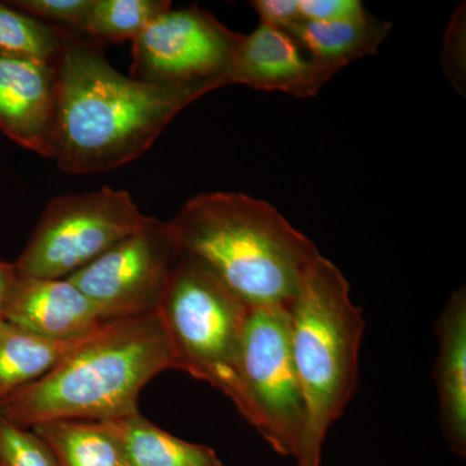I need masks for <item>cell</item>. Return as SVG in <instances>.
Masks as SVG:
<instances>
[{
    "mask_svg": "<svg viewBox=\"0 0 466 466\" xmlns=\"http://www.w3.org/2000/svg\"><path fill=\"white\" fill-rule=\"evenodd\" d=\"M438 358L434 368L441 433L459 458L466 455V291L451 294L437 325Z\"/></svg>",
    "mask_w": 466,
    "mask_h": 466,
    "instance_id": "4fadbf2b",
    "label": "cell"
},
{
    "mask_svg": "<svg viewBox=\"0 0 466 466\" xmlns=\"http://www.w3.org/2000/svg\"><path fill=\"white\" fill-rule=\"evenodd\" d=\"M101 422L118 441L127 466H223L210 447L174 437L139 412Z\"/></svg>",
    "mask_w": 466,
    "mask_h": 466,
    "instance_id": "9a60e30c",
    "label": "cell"
},
{
    "mask_svg": "<svg viewBox=\"0 0 466 466\" xmlns=\"http://www.w3.org/2000/svg\"><path fill=\"white\" fill-rule=\"evenodd\" d=\"M94 0H15L12 7L52 26L81 32Z\"/></svg>",
    "mask_w": 466,
    "mask_h": 466,
    "instance_id": "44dd1931",
    "label": "cell"
},
{
    "mask_svg": "<svg viewBox=\"0 0 466 466\" xmlns=\"http://www.w3.org/2000/svg\"><path fill=\"white\" fill-rule=\"evenodd\" d=\"M5 320L55 341L86 339L116 319L92 302L69 279L18 275Z\"/></svg>",
    "mask_w": 466,
    "mask_h": 466,
    "instance_id": "8fae6325",
    "label": "cell"
},
{
    "mask_svg": "<svg viewBox=\"0 0 466 466\" xmlns=\"http://www.w3.org/2000/svg\"><path fill=\"white\" fill-rule=\"evenodd\" d=\"M0 465L58 466L51 450L32 429L0 419Z\"/></svg>",
    "mask_w": 466,
    "mask_h": 466,
    "instance_id": "ffe728a7",
    "label": "cell"
},
{
    "mask_svg": "<svg viewBox=\"0 0 466 466\" xmlns=\"http://www.w3.org/2000/svg\"><path fill=\"white\" fill-rule=\"evenodd\" d=\"M86 339L55 341L0 320V403L51 372Z\"/></svg>",
    "mask_w": 466,
    "mask_h": 466,
    "instance_id": "2e32d148",
    "label": "cell"
},
{
    "mask_svg": "<svg viewBox=\"0 0 466 466\" xmlns=\"http://www.w3.org/2000/svg\"><path fill=\"white\" fill-rule=\"evenodd\" d=\"M17 278L15 263L0 260V320H5V306Z\"/></svg>",
    "mask_w": 466,
    "mask_h": 466,
    "instance_id": "cb8c5ba5",
    "label": "cell"
},
{
    "mask_svg": "<svg viewBox=\"0 0 466 466\" xmlns=\"http://www.w3.org/2000/svg\"><path fill=\"white\" fill-rule=\"evenodd\" d=\"M182 250L167 222L150 218L70 281L116 320L157 311L171 268Z\"/></svg>",
    "mask_w": 466,
    "mask_h": 466,
    "instance_id": "9c48e42d",
    "label": "cell"
},
{
    "mask_svg": "<svg viewBox=\"0 0 466 466\" xmlns=\"http://www.w3.org/2000/svg\"><path fill=\"white\" fill-rule=\"evenodd\" d=\"M150 220L127 191L58 196L48 202L25 249L15 262L26 278L67 279Z\"/></svg>",
    "mask_w": 466,
    "mask_h": 466,
    "instance_id": "8992f818",
    "label": "cell"
},
{
    "mask_svg": "<svg viewBox=\"0 0 466 466\" xmlns=\"http://www.w3.org/2000/svg\"><path fill=\"white\" fill-rule=\"evenodd\" d=\"M177 370L157 312L112 321L51 372L0 403V419L30 429L54 420L106 421L139 412L144 386Z\"/></svg>",
    "mask_w": 466,
    "mask_h": 466,
    "instance_id": "7a4b0ae2",
    "label": "cell"
},
{
    "mask_svg": "<svg viewBox=\"0 0 466 466\" xmlns=\"http://www.w3.org/2000/svg\"><path fill=\"white\" fill-rule=\"evenodd\" d=\"M332 73L315 63L290 34L260 25L242 36L226 85H244L253 90L281 92L306 99L317 96Z\"/></svg>",
    "mask_w": 466,
    "mask_h": 466,
    "instance_id": "30bf717a",
    "label": "cell"
},
{
    "mask_svg": "<svg viewBox=\"0 0 466 466\" xmlns=\"http://www.w3.org/2000/svg\"><path fill=\"white\" fill-rule=\"evenodd\" d=\"M290 348L308 410L297 466H321L325 438L351 400L359 382L363 311L352 303L350 285L320 256L300 279L288 305Z\"/></svg>",
    "mask_w": 466,
    "mask_h": 466,
    "instance_id": "277c9868",
    "label": "cell"
},
{
    "mask_svg": "<svg viewBox=\"0 0 466 466\" xmlns=\"http://www.w3.org/2000/svg\"><path fill=\"white\" fill-rule=\"evenodd\" d=\"M173 8L167 0H94L81 34L103 47L134 41L159 15Z\"/></svg>",
    "mask_w": 466,
    "mask_h": 466,
    "instance_id": "d6986e66",
    "label": "cell"
},
{
    "mask_svg": "<svg viewBox=\"0 0 466 466\" xmlns=\"http://www.w3.org/2000/svg\"><path fill=\"white\" fill-rule=\"evenodd\" d=\"M250 5L258 15L262 25L280 32L291 34L303 21L299 0H256Z\"/></svg>",
    "mask_w": 466,
    "mask_h": 466,
    "instance_id": "603a6c76",
    "label": "cell"
},
{
    "mask_svg": "<svg viewBox=\"0 0 466 466\" xmlns=\"http://www.w3.org/2000/svg\"><path fill=\"white\" fill-rule=\"evenodd\" d=\"M249 309L208 266L182 251L156 312L170 339L177 370L223 392L250 424L238 370Z\"/></svg>",
    "mask_w": 466,
    "mask_h": 466,
    "instance_id": "5b68a950",
    "label": "cell"
},
{
    "mask_svg": "<svg viewBox=\"0 0 466 466\" xmlns=\"http://www.w3.org/2000/svg\"><path fill=\"white\" fill-rule=\"evenodd\" d=\"M57 63L0 57V131L24 148L52 156Z\"/></svg>",
    "mask_w": 466,
    "mask_h": 466,
    "instance_id": "7c38bea8",
    "label": "cell"
},
{
    "mask_svg": "<svg viewBox=\"0 0 466 466\" xmlns=\"http://www.w3.org/2000/svg\"><path fill=\"white\" fill-rule=\"evenodd\" d=\"M32 431L51 450L58 466H127L108 426L88 420H54Z\"/></svg>",
    "mask_w": 466,
    "mask_h": 466,
    "instance_id": "e0dca14e",
    "label": "cell"
},
{
    "mask_svg": "<svg viewBox=\"0 0 466 466\" xmlns=\"http://www.w3.org/2000/svg\"><path fill=\"white\" fill-rule=\"evenodd\" d=\"M213 85L147 84L119 73L101 46L67 30L57 60L52 156L66 174L108 173L140 157Z\"/></svg>",
    "mask_w": 466,
    "mask_h": 466,
    "instance_id": "6da1fadb",
    "label": "cell"
},
{
    "mask_svg": "<svg viewBox=\"0 0 466 466\" xmlns=\"http://www.w3.org/2000/svg\"><path fill=\"white\" fill-rule=\"evenodd\" d=\"M67 29L45 24L0 3V57L57 63L66 48Z\"/></svg>",
    "mask_w": 466,
    "mask_h": 466,
    "instance_id": "ac0fdd59",
    "label": "cell"
},
{
    "mask_svg": "<svg viewBox=\"0 0 466 466\" xmlns=\"http://www.w3.org/2000/svg\"><path fill=\"white\" fill-rule=\"evenodd\" d=\"M391 25L366 14L345 20L302 21L290 34L315 63L336 76L343 67L375 55Z\"/></svg>",
    "mask_w": 466,
    "mask_h": 466,
    "instance_id": "5bb4252c",
    "label": "cell"
},
{
    "mask_svg": "<svg viewBox=\"0 0 466 466\" xmlns=\"http://www.w3.org/2000/svg\"><path fill=\"white\" fill-rule=\"evenodd\" d=\"M299 7L303 21L317 23L345 20L367 12L359 0H299Z\"/></svg>",
    "mask_w": 466,
    "mask_h": 466,
    "instance_id": "7402d4cb",
    "label": "cell"
},
{
    "mask_svg": "<svg viewBox=\"0 0 466 466\" xmlns=\"http://www.w3.org/2000/svg\"><path fill=\"white\" fill-rule=\"evenodd\" d=\"M242 36L198 5L170 8L134 39L131 76L153 85L226 87Z\"/></svg>",
    "mask_w": 466,
    "mask_h": 466,
    "instance_id": "ba28073f",
    "label": "cell"
},
{
    "mask_svg": "<svg viewBox=\"0 0 466 466\" xmlns=\"http://www.w3.org/2000/svg\"><path fill=\"white\" fill-rule=\"evenodd\" d=\"M0 466H3V465H0Z\"/></svg>",
    "mask_w": 466,
    "mask_h": 466,
    "instance_id": "d4e9b609",
    "label": "cell"
},
{
    "mask_svg": "<svg viewBox=\"0 0 466 466\" xmlns=\"http://www.w3.org/2000/svg\"><path fill=\"white\" fill-rule=\"evenodd\" d=\"M177 247L208 266L249 308L288 306L321 256L268 202L238 192L201 193L168 220Z\"/></svg>",
    "mask_w": 466,
    "mask_h": 466,
    "instance_id": "3957f363",
    "label": "cell"
},
{
    "mask_svg": "<svg viewBox=\"0 0 466 466\" xmlns=\"http://www.w3.org/2000/svg\"><path fill=\"white\" fill-rule=\"evenodd\" d=\"M238 370L250 407V425L276 453L297 460L308 410L291 354L288 306L250 308Z\"/></svg>",
    "mask_w": 466,
    "mask_h": 466,
    "instance_id": "52a82bcc",
    "label": "cell"
}]
</instances>
